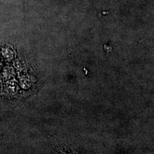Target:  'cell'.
I'll list each match as a JSON object with an SVG mask.
<instances>
[{"mask_svg": "<svg viewBox=\"0 0 154 154\" xmlns=\"http://www.w3.org/2000/svg\"><path fill=\"white\" fill-rule=\"evenodd\" d=\"M16 83L13 82H10L8 83L7 88L8 89V90L9 91V92H12V93H14L16 90Z\"/></svg>", "mask_w": 154, "mask_h": 154, "instance_id": "1", "label": "cell"}, {"mask_svg": "<svg viewBox=\"0 0 154 154\" xmlns=\"http://www.w3.org/2000/svg\"><path fill=\"white\" fill-rule=\"evenodd\" d=\"M3 54L4 55V57H5L6 58L11 60L13 57V55L12 53L11 52L10 50H9L6 49L3 51Z\"/></svg>", "mask_w": 154, "mask_h": 154, "instance_id": "2", "label": "cell"}, {"mask_svg": "<svg viewBox=\"0 0 154 154\" xmlns=\"http://www.w3.org/2000/svg\"><path fill=\"white\" fill-rule=\"evenodd\" d=\"M0 69H1V64H0Z\"/></svg>", "mask_w": 154, "mask_h": 154, "instance_id": "3", "label": "cell"}]
</instances>
